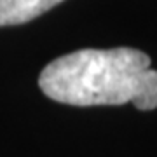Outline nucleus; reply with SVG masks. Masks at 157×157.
Here are the masks:
<instances>
[{
    "instance_id": "nucleus-1",
    "label": "nucleus",
    "mask_w": 157,
    "mask_h": 157,
    "mask_svg": "<svg viewBox=\"0 0 157 157\" xmlns=\"http://www.w3.org/2000/svg\"><path fill=\"white\" fill-rule=\"evenodd\" d=\"M47 98L73 107L133 103L138 110L157 108V70L148 54L131 47L82 49L59 56L40 72Z\"/></svg>"
},
{
    "instance_id": "nucleus-2",
    "label": "nucleus",
    "mask_w": 157,
    "mask_h": 157,
    "mask_svg": "<svg viewBox=\"0 0 157 157\" xmlns=\"http://www.w3.org/2000/svg\"><path fill=\"white\" fill-rule=\"evenodd\" d=\"M63 0H0V26L28 23Z\"/></svg>"
}]
</instances>
